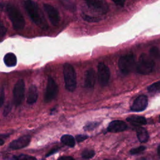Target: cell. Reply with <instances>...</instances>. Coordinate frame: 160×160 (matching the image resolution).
I'll return each mask as SVG.
<instances>
[{
  "label": "cell",
  "mask_w": 160,
  "mask_h": 160,
  "mask_svg": "<svg viewBox=\"0 0 160 160\" xmlns=\"http://www.w3.org/2000/svg\"><path fill=\"white\" fill-rule=\"evenodd\" d=\"M24 7L29 17L37 26L43 29L48 28L46 20L36 2L32 1H26L24 2Z\"/></svg>",
  "instance_id": "cell-1"
},
{
  "label": "cell",
  "mask_w": 160,
  "mask_h": 160,
  "mask_svg": "<svg viewBox=\"0 0 160 160\" xmlns=\"http://www.w3.org/2000/svg\"><path fill=\"white\" fill-rule=\"evenodd\" d=\"M63 75L66 89L72 92L76 88V74L71 64L65 63L63 66Z\"/></svg>",
  "instance_id": "cell-2"
},
{
  "label": "cell",
  "mask_w": 160,
  "mask_h": 160,
  "mask_svg": "<svg viewBox=\"0 0 160 160\" xmlns=\"http://www.w3.org/2000/svg\"><path fill=\"white\" fill-rule=\"evenodd\" d=\"M154 65L155 62L151 57L145 53H142L137 64V72L143 75L149 74L153 71Z\"/></svg>",
  "instance_id": "cell-3"
},
{
  "label": "cell",
  "mask_w": 160,
  "mask_h": 160,
  "mask_svg": "<svg viewBox=\"0 0 160 160\" xmlns=\"http://www.w3.org/2000/svg\"><path fill=\"white\" fill-rule=\"evenodd\" d=\"M7 12L15 29L20 30L24 28L25 25L24 19L21 12L14 6L8 4L7 6Z\"/></svg>",
  "instance_id": "cell-4"
},
{
  "label": "cell",
  "mask_w": 160,
  "mask_h": 160,
  "mask_svg": "<svg viewBox=\"0 0 160 160\" xmlns=\"http://www.w3.org/2000/svg\"><path fill=\"white\" fill-rule=\"evenodd\" d=\"M120 71L123 74L127 75L131 72L135 66V58L132 54H128L121 56L118 62Z\"/></svg>",
  "instance_id": "cell-5"
},
{
  "label": "cell",
  "mask_w": 160,
  "mask_h": 160,
  "mask_svg": "<svg viewBox=\"0 0 160 160\" xmlns=\"http://www.w3.org/2000/svg\"><path fill=\"white\" fill-rule=\"evenodd\" d=\"M25 84L22 79L18 80L13 89V102L16 106L20 105L24 98Z\"/></svg>",
  "instance_id": "cell-6"
},
{
  "label": "cell",
  "mask_w": 160,
  "mask_h": 160,
  "mask_svg": "<svg viewBox=\"0 0 160 160\" xmlns=\"http://www.w3.org/2000/svg\"><path fill=\"white\" fill-rule=\"evenodd\" d=\"M58 91V86L56 81L52 78L49 77L44 94V102L48 103L53 100L56 97Z\"/></svg>",
  "instance_id": "cell-7"
},
{
  "label": "cell",
  "mask_w": 160,
  "mask_h": 160,
  "mask_svg": "<svg viewBox=\"0 0 160 160\" xmlns=\"http://www.w3.org/2000/svg\"><path fill=\"white\" fill-rule=\"evenodd\" d=\"M98 74L99 84L101 86H106L110 78V70L109 68L103 62H100L98 66Z\"/></svg>",
  "instance_id": "cell-8"
},
{
  "label": "cell",
  "mask_w": 160,
  "mask_h": 160,
  "mask_svg": "<svg viewBox=\"0 0 160 160\" xmlns=\"http://www.w3.org/2000/svg\"><path fill=\"white\" fill-rule=\"evenodd\" d=\"M84 1L89 8L102 14H106L109 10V6L104 0H84Z\"/></svg>",
  "instance_id": "cell-9"
},
{
  "label": "cell",
  "mask_w": 160,
  "mask_h": 160,
  "mask_svg": "<svg viewBox=\"0 0 160 160\" xmlns=\"http://www.w3.org/2000/svg\"><path fill=\"white\" fill-rule=\"evenodd\" d=\"M44 9L46 12L47 13L48 16L51 24L54 26L58 25L60 20V17H59V14L58 11L54 6L49 4H44Z\"/></svg>",
  "instance_id": "cell-10"
},
{
  "label": "cell",
  "mask_w": 160,
  "mask_h": 160,
  "mask_svg": "<svg viewBox=\"0 0 160 160\" xmlns=\"http://www.w3.org/2000/svg\"><path fill=\"white\" fill-rule=\"evenodd\" d=\"M31 138L29 135H24L20 138H19L17 139H15L12 141L9 144V148L11 149H19L24 148L29 145L30 143Z\"/></svg>",
  "instance_id": "cell-11"
},
{
  "label": "cell",
  "mask_w": 160,
  "mask_h": 160,
  "mask_svg": "<svg viewBox=\"0 0 160 160\" xmlns=\"http://www.w3.org/2000/svg\"><path fill=\"white\" fill-rule=\"evenodd\" d=\"M148 104V101L147 96L145 95H141L134 100L131 109L132 111L134 112L142 111L147 108Z\"/></svg>",
  "instance_id": "cell-12"
},
{
  "label": "cell",
  "mask_w": 160,
  "mask_h": 160,
  "mask_svg": "<svg viewBox=\"0 0 160 160\" xmlns=\"http://www.w3.org/2000/svg\"><path fill=\"white\" fill-rule=\"evenodd\" d=\"M128 126L126 123L121 120H115L111 121L108 126V131L110 132H119L126 130Z\"/></svg>",
  "instance_id": "cell-13"
},
{
  "label": "cell",
  "mask_w": 160,
  "mask_h": 160,
  "mask_svg": "<svg viewBox=\"0 0 160 160\" xmlns=\"http://www.w3.org/2000/svg\"><path fill=\"white\" fill-rule=\"evenodd\" d=\"M96 74L95 71L92 68L89 69L85 74L84 86L88 89H92L96 84Z\"/></svg>",
  "instance_id": "cell-14"
},
{
  "label": "cell",
  "mask_w": 160,
  "mask_h": 160,
  "mask_svg": "<svg viewBox=\"0 0 160 160\" xmlns=\"http://www.w3.org/2000/svg\"><path fill=\"white\" fill-rule=\"evenodd\" d=\"M38 92L35 85H31L29 88L27 94V102L29 104H32L37 101Z\"/></svg>",
  "instance_id": "cell-15"
},
{
  "label": "cell",
  "mask_w": 160,
  "mask_h": 160,
  "mask_svg": "<svg viewBox=\"0 0 160 160\" xmlns=\"http://www.w3.org/2000/svg\"><path fill=\"white\" fill-rule=\"evenodd\" d=\"M126 121L132 124L135 126H140L141 125H144L147 123V121L145 118L141 116L132 115L127 118Z\"/></svg>",
  "instance_id": "cell-16"
},
{
  "label": "cell",
  "mask_w": 160,
  "mask_h": 160,
  "mask_svg": "<svg viewBox=\"0 0 160 160\" xmlns=\"http://www.w3.org/2000/svg\"><path fill=\"white\" fill-rule=\"evenodd\" d=\"M136 131V135L139 142H146L148 141L149 136L147 130L145 128L140 126H138Z\"/></svg>",
  "instance_id": "cell-17"
},
{
  "label": "cell",
  "mask_w": 160,
  "mask_h": 160,
  "mask_svg": "<svg viewBox=\"0 0 160 160\" xmlns=\"http://www.w3.org/2000/svg\"><path fill=\"white\" fill-rule=\"evenodd\" d=\"M4 62L8 67L15 66L17 63V58L16 55L12 52L7 53L4 57Z\"/></svg>",
  "instance_id": "cell-18"
},
{
  "label": "cell",
  "mask_w": 160,
  "mask_h": 160,
  "mask_svg": "<svg viewBox=\"0 0 160 160\" xmlns=\"http://www.w3.org/2000/svg\"><path fill=\"white\" fill-rule=\"evenodd\" d=\"M61 142L71 148H73L75 145V139L74 138L69 134H64L61 138Z\"/></svg>",
  "instance_id": "cell-19"
},
{
  "label": "cell",
  "mask_w": 160,
  "mask_h": 160,
  "mask_svg": "<svg viewBox=\"0 0 160 160\" xmlns=\"http://www.w3.org/2000/svg\"><path fill=\"white\" fill-rule=\"evenodd\" d=\"M159 89H160V82L159 81L152 83V84L149 86L148 88V91L149 92H152V93L158 92L159 91Z\"/></svg>",
  "instance_id": "cell-20"
},
{
  "label": "cell",
  "mask_w": 160,
  "mask_h": 160,
  "mask_svg": "<svg viewBox=\"0 0 160 160\" xmlns=\"http://www.w3.org/2000/svg\"><path fill=\"white\" fill-rule=\"evenodd\" d=\"M94 155H95V152L92 149H85L81 153L82 158L86 159L92 158Z\"/></svg>",
  "instance_id": "cell-21"
},
{
  "label": "cell",
  "mask_w": 160,
  "mask_h": 160,
  "mask_svg": "<svg viewBox=\"0 0 160 160\" xmlns=\"http://www.w3.org/2000/svg\"><path fill=\"white\" fill-rule=\"evenodd\" d=\"M12 159L14 160H37V159L35 157L27 154H20L18 156H14Z\"/></svg>",
  "instance_id": "cell-22"
},
{
  "label": "cell",
  "mask_w": 160,
  "mask_h": 160,
  "mask_svg": "<svg viewBox=\"0 0 160 160\" xmlns=\"http://www.w3.org/2000/svg\"><path fill=\"white\" fill-rule=\"evenodd\" d=\"M62 6L67 9L69 11H74L76 9L74 4L69 0H62L61 1Z\"/></svg>",
  "instance_id": "cell-23"
},
{
  "label": "cell",
  "mask_w": 160,
  "mask_h": 160,
  "mask_svg": "<svg viewBox=\"0 0 160 160\" xmlns=\"http://www.w3.org/2000/svg\"><path fill=\"white\" fill-rule=\"evenodd\" d=\"M149 56L152 58L158 59L159 57V49L157 47H152L149 50Z\"/></svg>",
  "instance_id": "cell-24"
},
{
  "label": "cell",
  "mask_w": 160,
  "mask_h": 160,
  "mask_svg": "<svg viewBox=\"0 0 160 160\" xmlns=\"http://www.w3.org/2000/svg\"><path fill=\"white\" fill-rule=\"evenodd\" d=\"M99 124V122H89L87 123L84 126V130L85 131H91L95 129L97 126H98Z\"/></svg>",
  "instance_id": "cell-25"
},
{
  "label": "cell",
  "mask_w": 160,
  "mask_h": 160,
  "mask_svg": "<svg viewBox=\"0 0 160 160\" xmlns=\"http://www.w3.org/2000/svg\"><path fill=\"white\" fill-rule=\"evenodd\" d=\"M146 147L144 146H139L138 148H132L130 150L129 152L131 154H132V155H134V154H139L141 153V152L144 151L145 149H146Z\"/></svg>",
  "instance_id": "cell-26"
},
{
  "label": "cell",
  "mask_w": 160,
  "mask_h": 160,
  "mask_svg": "<svg viewBox=\"0 0 160 160\" xmlns=\"http://www.w3.org/2000/svg\"><path fill=\"white\" fill-rule=\"evenodd\" d=\"M82 17L86 21H89V22H96V21H99L100 20L99 18L90 17V16H83Z\"/></svg>",
  "instance_id": "cell-27"
},
{
  "label": "cell",
  "mask_w": 160,
  "mask_h": 160,
  "mask_svg": "<svg viewBox=\"0 0 160 160\" xmlns=\"http://www.w3.org/2000/svg\"><path fill=\"white\" fill-rule=\"evenodd\" d=\"M76 140L77 142H82L83 141H84L85 139H86L88 138V136L86 135H82V134H79L77 135L76 137Z\"/></svg>",
  "instance_id": "cell-28"
},
{
  "label": "cell",
  "mask_w": 160,
  "mask_h": 160,
  "mask_svg": "<svg viewBox=\"0 0 160 160\" xmlns=\"http://www.w3.org/2000/svg\"><path fill=\"white\" fill-rule=\"evenodd\" d=\"M6 32V28L4 27L2 22L0 21V36H4Z\"/></svg>",
  "instance_id": "cell-29"
},
{
  "label": "cell",
  "mask_w": 160,
  "mask_h": 160,
  "mask_svg": "<svg viewBox=\"0 0 160 160\" xmlns=\"http://www.w3.org/2000/svg\"><path fill=\"white\" fill-rule=\"evenodd\" d=\"M11 105L9 104H7L6 106H5V108H4V111H3V114H4V116H7L9 113V112H10V111H11Z\"/></svg>",
  "instance_id": "cell-30"
},
{
  "label": "cell",
  "mask_w": 160,
  "mask_h": 160,
  "mask_svg": "<svg viewBox=\"0 0 160 160\" xmlns=\"http://www.w3.org/2000/svg\"><path fill=\"white\" fill-rule=\"evenodd\" d=\"M4 101V89H2L0 93V108L2 106Z\"/></svg>",
  "instance_id": "cell-31"
},
{
  "label": "cell",
  "mask_w": 160,
  "mask_h": 160,
  "mask_svg": "<svg viewBox=\"0 0 160 160\" xmlns=\"http://www.w3.org/2000/svg\"><path fill=\"white\" fill-rule=\"evenodd\" d=\"M113 1L116 4L119 6H123L125 2V0H111Z\"/></svg>",
  "instance_id": "cell-32"
},
{
  "label": "cell",
  "mask_w": 160,
  "mask_h": 160,
  "mask_svg": "<svg viewBox=\"0 0 160 160\" xmlns=\"http://www.w3.org/2000/svg\"><path fill=\"white\" fill-rule=\"evenodd\" d=\"M58 160H74V159L71 156H62L59 158Z\"/></svg>",
  "instance_id": "cell-33"
},
{
  "label": "cell",
  "mask_w": 160,
  "mask_h": 160,
  "mask_svg": "<svg viewBox=\"0 0 160 160\" xmlns=\"http://www.w3.org/2000/svg\"><path fill=\"white\" fill-rule=\"evenodd\" d=\"M58 149H56V148L52 149V150H51V151H50L47 154L46 157H48V156H50V155H51V154H52L55 153L56 152H57V151H58Z\"/></svg>",
  "instance_id": "cell-34"
},
{
  "label": "cell",
  "mask_w": 160,
  "mask_h": 160,
  "mask_svg": "<svg viewBox=\"0 0 160 160\" xmlns=\"http://www.w3.org/2000/svg\"><path fill=\"white\" fill-rule=\"evenodd\" d=\"M4 141L0 138V146H2V144H4Z\"/></svg>",
  "instance_id": "cell-35"
},
{
  "label": "cell",
  "mask_w": 160,
  "mask_h": 160,
  "mask_svg": "<svg viewBox=\"0 0 160 160\" xmlns=\"http://www.w3.org/2000/svg\"><path fill=\"white\" fill-rule=\"evenodd\" d=\"M158 155L159 154V146H158Z\"/></svg>",
  "instance_id": "cell-36"
},
{
  "label": "cell",
  "mask_w": 160,
  "mask_h": 160,
  "mask_svg": "<svg viewBox=\"0 0 160 160\" xmlns=\"http://www.w3.org/2000/svg\"><path fill=\"white\" fill-rule=\"evenodd\" d=\"M104 160H109V159H104Z\"/></svg>",
  "instance_id": "cell-37"
}]
</instances>
